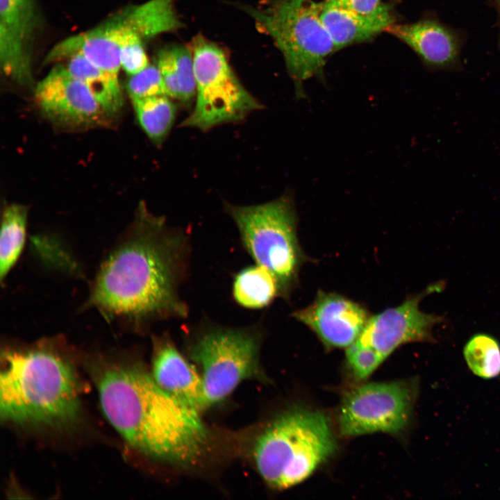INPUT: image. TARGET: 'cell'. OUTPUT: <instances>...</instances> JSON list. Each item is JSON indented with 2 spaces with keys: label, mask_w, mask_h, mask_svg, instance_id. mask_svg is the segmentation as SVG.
<instances>
[{
  "label": "cell",
  "mask_w": 500,
  "mask_h": 500,
  "mask_svg": "<svg viewBox=\"0 0 500 500\" xmlns=\"http://www.w3.org/2000/svg\"><path fill=\"white\" fill-rule=\"evenodd\" d=\"M190 256L188 235L141 204L128 233L101 262L86 306L138 330L185 318L189 310L179 290Z\"/></svg>",
  "instance_id": "obj_1"
},
{
  "label": "cell",
  "mask_w": 500,
  "mask_h": 500,
  "mask_svg": "<svg viewBox=\"0 0 500 500\" xmlns=\"http://www.w3.org/2000/svg\"><path fill=\"white\" fill-rule=\"evenodd\" d=\"M107 419L133 447L178 465L196 461L209 433L199 412L177 400L136 364H112L97 383Z\"/></svg>",
  "instance_id": "obj_2"
},
{
  "label": "cell",
  "mask_w": 500,
  "mask_h": 500,
  "mask_svg": "<svg viewBox=\"0 0 500 500\" xmlns=\"http://www.w3.org/2000/svg\"><path fill=\"white\" fill-rule=\"evenodd\" d=\"M44 341L1 353L0 415L19 424L64 426L80 413L78 384L73 366Z\"/></svg>",
  "instance_id": "obj_3"
},
{
  "label": "cell",
  "mask_w": 500,
  "mask_h": 500,
  "mask_svg": "<svg viewBox=\"0 0 500 500\" xmlns=\"http://www.w3.org/2000/svg\"><path fill=\"white\" fill-rule=\"evenodd\" d=\"M337 444L327 416L293 408L275 418L256 441V469L271 487L286 489L301 483L335 453Z\"/></svg>",
  "instance_id": "obj_4"
},
{
  "label": "cell",
  "mask_w": 500,
  "mask_h": 500,
  "mask_svg": "<svg viewBox=\"0 0 500 500\" xmlns=\"http://www.w3.org/2000/svg\"><path fill=\"white\" fill-rule=\"evenodd\" d=\"M233 219L245 250L257 265L276 278L282 297L297 283L306 258L297 238V215L292 195L258 205H224Z\"/></svg>",
  "instance_id": "obj_5"
},
{
  "label": "cell",
  "mask_w": 500,
  "mask_h": 500,
  "mask_svg": "<svg viewBox=\"0 0 500 500\" xmlns=\"http://www.w3.org/2000/svg\"><path fill=\"white\" fill-rule=\"evenodd\" d=\"M320 6L313 0H272L242 8L281 52L299 98L304 97L303 82L319 74L328 56L336 50L320 19Z\"/></svg>",
  "instance_id": "obj_6"
},
{
  "label": "cell",
  "mask_w": 500,
  "mask_h": 500,
  "mask_svg": "<svg viewBox=\"0 0 500 500\" xmlns=\"http://www.w3.org/2000/svg\"><path fill=\"white\" fill-rule=\"evenodd\" d=\"M196 328L188 350L201 371L207 407L222 401L243 381L264 378L259 360L260 327L233 328L208 322Z\"/></svg>",
  "instance_id": "obj_7"
},
{
  "label": "cell",
  "mask_w": 500,
  "mask_h": 500,
  "mask_svg": "<svg viewBox=\"0 0 500 500\" xmlns=\"http://www.w3.org/2000/svg\"><path fill=\"white\" fill-rule=\"evenodd\" d=\"M196 81L193 110L180 124L202 131L238 122L263 105L240 83L222 49L201 35L191 44Z\"/></svg>",
  "instance_id": "obj_8"
},
{
  "label": "cell",
  "mask_w": 500,
  "mask_h": 500,
  "mask_svg": "<svg viewBox=\"0 0 500 500\" xmlns=\"http://www.w3.org/2000/svg\"><path fill=\"white\" fill-rule=\"evenodd\" d=\"M442 285H431L400 305L369 317L358 338L347 348L346 364L356 380L368 377L403 344L435 341L433 328L443 317L422 311L419 302L425 295L442 289Z\"/></svg>",
  "instance_id": "obj_9"
},
{
  "label": "cell",
  "mask_w": 500,
  "mask_h": 500,
  "mask_svg": "<svg viewBox=\"0 0 500 500\" xmlns=\"http://www.w3.org/2000/svg\"><path fill=\"white\" fill-rule=\"evenodd\" d=\"M417 390L415 380L371 383L351 390L339 408L341 433L358 436L401 432L409 422Z\"/></svg>",
  "instance_id": "obj_10"
},
{
  "label": "cell",
  "mask_w": 500,
  "mask_h": 500,
  "mask_svg": "<svg viewBox=\"0 0 500 500\" xmlns=\"http://www.w3.org/2000/svg\"><path fill=\"white\" fill-rule=\"evenodd\" d=\"M156 35L153 16L142 3L128 6L94 28L61 40L56 44L54 51L60 59L81 55L119 78L123 44L135 36L145 43Z\"/></svg>",
  "instance_id": "obj_11"
},
{
  "label": "cell",
  "mask_w": 500,
  "mask_h": 500,
  "mask_svg": "<svg viewBox=\"0 0 500 500\" xmlns=\"http://www.w3.org/2000/svg\"><path fill=\"white\" fill-rule=\"evenodd\" d=\"M35 97L43 114L60 124L88 126L106 115L88 87L62 65L53 67L38 83Z\"/></svg>",
  "instance_id": "obj_12"
},
{
  "label": "cell",
  "mask_w": 500,
  "mask_h": 500,
  "mask_svg": "<svg viewBox=\"0 0 500 500\" xmlns=\"http://www.w3.org/2000/svg\"><path fill=\"white\" fill-rule=\"evenodd\" d=\"M293 317L327 349H347L358 338L371 316L365 307L341 294L319 290L311 304L294 311Z\"/></svg>",
  "instance_id": "obj_13"
},
{
  "label": "cell",
  "mask_w": 500,
  "mask_h": 500,
  "mask_svg": "<svg viewBox=\"0 0 500 500\" xmlns=\"http://www.w3.org/2000/svg\"><path fill=\"white\" fill-rule=\"evenodd\" d=\"M152 376L171 396L198 411L205 409L200 374L181 353L167 334L153 338Z\"/></svg>",
  "instance_id": "obj_14"
},
{
  "label": "cell",
  "mask_w": 500,
  "mask_h": 500,
  "mask_svg": "<svg viewBox=\"0 0 500 500\" xmlns=\"http://www.w3.org/2000/svg\"><path fill=\"white\" fill-rule=\"evenodd\" d=\"M405 42L427 63L444 66L453 62L458 54L453 35L432 20L408 24H392L387 30Z\"/></svg>",
  "instance_id": "obj_15"
},
{
  "label": "cell",
  "mask_w": 500,
  "mask_h": 500,
  "mask_svg": "<svg viewBox=\"0 0 500 500\" xmlns=\"http://www.w3.org/2000/svg\"><path fill=\"white\" fill-rule=\"evenodd\" d=\"M320 3V19L336 50L370 39L394 24L391 11L365 17L336 8L325 1Z\"/></svg>",
  "instance_id": "obj_16"
},
{
  "label": "cell",
  "mask_w": 500,
  "mask_h": 500,
  "mask_svg": "<svg viewBox=\"0 0 500 500\" xmlns=\"http://www.w3.org/2000/svg\"><path fill=\"white\" fill-rule=\"evenodd\" d=\"M163 79L167 94L185 107L196 96V81L191 49L172 44L157 53L156 64Z\"/></svg>",
  "instance_id": "obj_17"
},
{
  "label": "cell",
  "mask_w": 500,
  "mask_h": 500,
  "mask_svg": "<svg viewBox=\"0 0 500 500\" xmlns=\"http://www.w3.org/2000/svg\"><path fill=\"white\" fill-rule=\"evenodd\" d=\"M66 60L69 72L88 87L106 115H113L121 109L123 96L119 78L81 55L75 54Z\"/></svg>",
  "instance_id": "obj_18"
},
{
  "label": "cell",
  "mask_w": 500,
  "mask_h": 500,
  "mask_svg": "<svg viewBox=\"0 0 500 500\" xmlns=\"http://www.w3.org/2000/svg\"><path fill=\"white\" fill-rule=\"evenodd\" d=\"M232 294L238 305L249 309L265 308L281 295L276 277L257 264L242 269L235 276Z\"/></svg>",
  "instance_id": "obj_19"
},
{
  "label": "cell",
  "mask_w": 500,
  "mask_h": 500,
  "mask_svg": "<svg viewBox=\"0 0 500 500\" xmlns=\"http://www.w3.org/2000/svg\"><path fill=\"white\" fill-rule=\"evenodd\" d=\"M28 210L20 204L6 206L3 212L0 235V279L1 283L18 260L24 247Z\"/></svg>",
  "instance_id": "obj_20"
},
{
  "label": "cell",
  "mask_w": 500,
  "mask_h": 500,
  "mask_svg": "<svg viewBox=\"0 0 500 500\" xmlns=\"http://www.w3.org/2000/svg\"><path fill=\"white\" fill-rule=\"evenodd\" d=\"M139 124L149 138L161 144L174 123L177 106L167 95L131 100Z\"/></svg>",
  "instance_id": "obj_21"
},
{
  "label": "cell",
  "mask_w": 500,
  "mask_h": 500,
  "mask_svg": "<svg viewBox=\"0 0 500 500\" xmlns=\"http://www.w3.org/2000/svg\"><path fill=\"white\" fill-rule=\"evenodd\" d=\"M463 356L468 367L476 376L491 379L500 375V344L492 335H474L465 345Z\"/></svg>",
  "instance_id": "obj_22"
},
{
  "label": "cell",
  "mask_w": 500,
  "mask_h": 500,
  "mask_svg": "<svg viewBox=\"0 0 500 500\" xmlns=\"http://www.w3.org/2000/svg\"><path fill=\"white\" fill-rule=\"evenodd\" d=\"M0 65L4 74L17 83L32 81L30 56L26 42L0 28Z\"/></svg>",
  "instance_id": "obj_23"
},
{
  "label": "cell",
  "mask_w": 500,
  "mask_h": 500,
  "mask_svg": "<svg viewBox=\"0 0 500 500\" xmlns=\"http://www.w3.org/2000/svg\"><path fill=\"white\" fill-rule=\"evenodd\" d=\"M35 24L33 0H0V28L26 42Z\"/></svg>",
  "instance_id": "obj_24"
},
{
  "label": "cell",
  "mask_w": 500,
  "mask_h": 500,
  "mask_svg": "<svg viewBox=\"0 0 500 500\" xmlns=\"http://www.w3.org/2000/svg\"><path fill=\"white\" fill-rule=\"evenodd\" d=\"M126 88L131 100L167 96L161 74L156 65L149 64L141 72L131 75Z\"/></svg>",
  "instance_id": "obj_25"
},
{
  "label": "cell",
  "mask_w": 500,
  "mask_h": 500,
  "mask_svg": "<svg viewBox=\"0 0 500 500\" xmlns=\"http://www.w3.org/2000/svg\"><path fill=\"white\" fill-rule=\"evenodd\" d=\"M121 68L130 76L135 74L149 65L144 42L138 37H132L122 46L120 51Z\"/></svg>",
  "instance_id": "obj_26"
},
{
  "label": "cell",
  "mask_w": 500,
  "mask_h": 500,
  "mask_svg": "<svg viewBox=\"0 0 500 500\" xmlns=\"http://www.w3.org/2000/svg\"><path fill=\"white\" fill-rule=\"evenodd\" d=\"M328 4L356 15L370 17L390 11L381 0H325Z\"/></svg>",
  "instance_id": "obj_27"
},
{
  "label": "cell",
  "mask_w": 500,
  "mask_h": 500,
  "mask_svg": "<svg viewBox=\"0 0 500 500\" xmlns=\"http://www.w3.org/2000/svg\"><path fill=\"white\" fill-rule=\"evenodd\" d=\"M500 1V0H499Z\"/></svg>",
  "instance_id": "obj_28"
}]
</instances>
